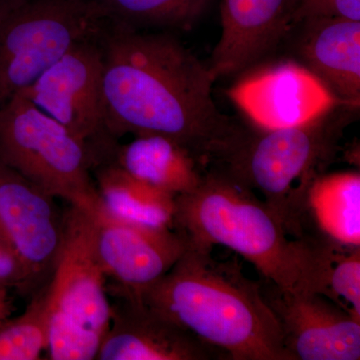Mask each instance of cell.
<instances>
[{"mask_svg":"<svg viewBox=\"0 0 360 360\" xmlns=\"http://www.w3.org/2000/svg\"><path fill=\"white\" fill-rule=\"evenodd\" d=\"M99 42L106 122L116 141L127 134L162 135L188 149L202 167L221 158L243 123L219 110L217 79L174 32L108 20Z\"/></svg>","mask_w":360,"mask_h":360,"instance_id":"cell-1","label":"cell"},{"mask_svg":"<svg viewBox=\"0 0 360 360\" xmlns=\"http://www.w3.org/2000/svg\"><path fill=\"white\" fill-rule=\"evenodd\" d=\"M212 248L187 241L141 302L227 359L295 360L262 286L238 262L213 257Z\"/></svg>","mask_w":360,"mask_h":360,"instance_id":"cell-2","label":"cell"},{"mask_svg":"<svg viewBox=\"0 0 360 360\" xmlns=\"http://www.w3.org/2000/svg\"><path fill=\"white\" fill-rule=\"evenodd\" d=\"M175 202L174 226L189 243L231 248L277 290L326 295L333 245L291 238L283 220L224 170L213 167Z\"/></svg>","mask_w":360,"mask_h":360,"instance_id":"cell-3","label":"cell"},{"mask_svg":"<svg viewBox=\"0 0 360 360\" xmlns=\"http://www.w3.org/2000/svg\"><path fill=\"white\" fill-rule=\"evenodd\" d=\"M359 111L340 103L296 127L262 129L243 124L214 167L259 191L264 202L295 231L296 210L307 202L312 181L335 160L343 132Z\"/></svg>","mask_w":360,"mask_h":360,"instance_id":"cell-4","label":"cell"},{"mask_svg":"<svg viewBox=\"0 0 360 360\" xmlns=\"http://www.w3.org/2000/svg\"><path fill=\"white\" fill-rule=\"evenodd\" d=\"M0 161L71 206L101 202L86 146L20 92L0 106Z\"/></svg>","mask_w":360,"mask_h":360,"instance_id":"cell-5","label":"cell"},{"mask_svg":"<svg viewBox=\"0 0 360 360\" xmlns=\"http://www.w3.org/2000/svg\"><path fill=\"white\" fill-rule=\"evenodd\" d=\"M108 20L94 0H26L0 18V106Z\"/></svg>","mask_w":360,"mask_h":360,"instance_id":"cell-6","label":"cell"},{"mask_svg":"<svg viewBox=\"0 0 360 360\" xmlns=\"http://www.w3.org/2000/svg\"><path fill=\"white\" fill-rule=\"evenodd\" d=\"M101 35L75 45L20 91L84 142L96 168L113 161L118 148L106 122Z\"/></svg>","mask_w":360,"mask_h":360,"instance_id":"cell-7","label":"cell"},{"mask_svg":"<svg viewBox=\"0 0 360 360\" xmlns=\"http://www.w3.org/2000/svg\"><path fill=\"white\" fill-rule=\"evenodd\" d=\"M89 210L71 206L49 290L44 295L47 328H77L101 336L108 330L111 303Z\"/></svg>","mask_w":360,"mask_h":360,"instance_id":"cell-8","label":"cell"},{"mask_svg":"<svg viewBox=\"0 0 360 360\" xmlns=\"http://www.w3.org/2000/svg\"><path fill=\"white\" fill-rule=\"evenodd\" d=\"M227 94L251 125L262 129L303 124L341 103L319 78L290 58L253 66L239 75Z\"/></svg>","mask_w":360,"mask_h":360,"instance_id":"cell-9","label":"cell"},{"mask_svg":"<svg viewBox=\"0 0 360 360\" xmlns=\"http://www.w3.org/2000/svg\"><path fill=\"white\" fill-rule=\"evenodd\" d=\"M96 245L106 277L123 297L141 300L142 293L172 269L186 250L181 232L132 224L113 217L101 202L91 210Z\"/></svg>","mask_w":360,"mask_h":360,"instance_id":"cell-10","label":"cell"},{"mask_svg":"<svg viewBox=\"0 0 360 360\" xmlns=\"http://www.w3.org/2000/svg\"><path fill=\"white\" fill-rule=\"evenodd\" d=\"M274 290L266 298L295 360L360 359V319L321 293Z\"/></svg>","mask_w":360,"mask_h":360,"instance_id":"cell-11","label":"cell"},{"mask_svg":"<svg viewBox=\"0 0 360 360\" xmlns=\"http://www.w3.org/2000/svg\"><path fill=\"white\" fill-rule=\"evenodd\" d=\"M302 0H221V33L208 68L215 79L241 75L281 46Z\"/></svg>","mask_w":360,"mask_h":360,"instance_id":"cell-12","label":"cell"},{"mask_svg":"<svg viewBox=\"0 0 360 360\" xmlns=\"http://www.w3.org/2000/svg\"><path fill=\"white\" fill-rule=\"evenodd\" d=\"M54 198L0 161V238L23 260L33 281L53 269L63 221Z\"/></svg>","mask_w":360,"mask_h":360,"instance_id":"cell-13","label":"cell"},{"mask_svg":"<svg viewBox=\"0 0 360 360\" xmlns=\"http://www.w3.org/2000/svg\"><path fill=\"white\" fill-rule=\"evenodd\" d=\"M290 58L307 68L340 103L360 106V21L309 18L286 34Z\"/></svg>","mask_w":360,"mask_h":360,"instance_id":"cell-14","label":"cell"},{"mask_svg":"<svg viewBox=\"0 0 360 360\" xmlns=\"http://www.w3.org/2000/svg\"><path fill=\"white\" fill-rule=\"evenodd\" d=\"M120 298L122 302L111 305L110 326L96 359L208 360L219 354L141 300Z\"/></svg>","mask_w":360,"mask_h":360,"instance_id":"cell-15","label":"cell"},{"mask_svg":"<svg viewBox=\"0 0 360 360\" xmlns=\"http://www.w3.org/2000/svg\"><path fill=\"white\" fill-rule=\"evenodd\" d=\"M113 161L132 176L174 196L193 193L205 174L188 149L162 135L134 136L118 146Z\"/></svg>","mask_w":360,"mask_h":360,"instance_id":"cell-16","label":"cell"},{"mask_svg":"<svg viewBox=\"0 0 360 360\" xmlns=\"http://www.w3.org/2000/svg\"><path fill=\"white\" fill-rule=\"evenodd\" d=\"M96 174L101 205L111 215L156 229L174 227L176 196L137 179L115 161L98 165Z\"/></svg>","mask_w":360,"mask_h":360,"instance_id":"cell-17","label":"cell"},{"mask_svg":"<svg viewBox=\"0 0 360 360\" xmlns=\"http://www.w3.org/2000/svg\"><path fill=\"white\" fill-rule=\"evenodd\" d=\"M307 203L323 233L347 248L360 246V174H321L312 181Z\"/></svg>","mask_w":360,"mask_h":360,"instance_id":"cell-18","label":"cell"},{"mask_svg":"<svg viewBox=\"0 0 360 360\" xmlns=\"http://www.w3.org/2000/svg\"><path fill=\"white\" fill-rule=\"evenodd\" d=\"M108 20L146 32H188L213 0H94Z\"/></svg>","mask_w":360,"mask_h":360,"instance_id":"cell-19","label":"cell"},{"mask_svg":"<svg viewBox=\"0 0 360 360\" xmlns=\"http://www.w3.org/2000/svg\"><path fill=\"white\" fill-rule=\"evenodd\" d=\"M46 312L44 295L22 314L0 326V360H37L46 350Z\"/></svg>","mask_w":360,"mask_h":360,"instance_id":"cell-20","label":"cell"},{"mask_svg":"<svg viewBox=\"0 0 360 360\" xmlns=\"http://www.w3.org/2000/svg\"><path fill=\"white\" fill-rule=\"evenodd\" d=\"M324 295L360 319V246L348 253H335Z\"/></svg>","mask_w":360,"mask_h":360,"instance_id":"cell-21","label":"cell"},{"mask_svg":"<svg viewBox=\"0 0 360 360\" xmlns=\"http://www.w3.org/2000/svg\"><path fill=\"white\" fill-rule=\"evenodd\" d=\"M309 18H341L360 21V0H302L293 25Z\"/></svg>","mask_w":360,"mask_h":360,"instance_id":"cell-22","label":"cell"},{"mask_svg":"<svg viewBox=\"0 0 360 360\" xmlns=\"http://www.w3.org/2000/svg\"><path fill=\"white\" fill-rule=\"evenodd\" d=\"M32 281V274L18 253L0 238V290L21 288Z\"/></svg>","mask_w":360,"mask_h":360,"instance_id":"cell-23","label":"cell"},{"mask_svg":"<svg viewBox=\"0 0 360 360\" xmlns=\"http://www.w3.org/2000/svg\"><path fill=\"white\" fill-rule=\"evenodd\" d=\"M14 305L8 290H0V326L11 319Z\"/></svg>","mask_w":360,"mask_h":360,"instance_id":"cell-24","label":"cell"},{"mask_svg":"<svg viewBox=\"0 0 360 360\" xmlns=\"http://www.w3.org/2000/svg\"><path fill=\"white\" fill-rule=\"evenodd\" d=\"M25 1L26 0H0V18Z\"/></svg>","mask_w":360,"mask_h":360,"instance_id":"cell-25","label":"cell"}]
</instances>
